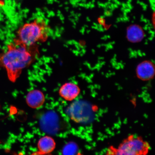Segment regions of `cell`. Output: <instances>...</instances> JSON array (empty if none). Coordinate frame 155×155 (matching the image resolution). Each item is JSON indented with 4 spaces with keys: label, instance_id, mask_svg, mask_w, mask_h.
I'll use <instances>...</instances> for the list:
<instances>
[{
    "label": "cell",
    "instance_id": "4",
    "mask_svg": "<svg viewBox=\"0 0 155 155\" xmlns=\"http://www.w3.org/2000/svg\"><path fill=\"white\" fill-rule=\"evenodd\" d=\"M59 116L55 112L48 111L41 118L40 126L45 132L49 134H55L59 129Z\"/></svg>",
    "mask_w": 155,
    "mask_h": 155
},
{
    "label": "cell",
    "instance_id": "7",
    "mask_svg": "<svg viewBox=\"0 0 155 155\" xmlns=\"http://www.w3.org/2000/svg\"><path fill=\"white\" fill-rule=\"evenodd\" d=\"M38 151L35 154H47L53 152L55 150L56 143L51 137L46 136L39 140L38 144Z\"/></svg>",
    "mask_w": 155,
    "mask_h": 155
},
{
    "label": "cell",
    "instance_id": "10",
    "mask_svg": "<svg viewBox=\"0 0 155 155\" xmlns=\"http://www.w3.org/2000/svg\"><path fill=\"white\" fill-rule=\"evenodd\" d=\"M78 151V147L76 144L71 142L64 147L62 153L64 155H73L76 154Z\"/></svg>",
    "mask_w": 155,
    "mask_h": 155
},
{
    "label": "cell",
    "instance_id": "5",
    "mask_svg": "<svg viewBox=\"0 0 155 155\" xmlns=\"http://www.w3.org/2000/svg\"><path fill=\"white\" fill-rule=\"evenodd\" d=\"M136 73L137 78L143 81H148L153 78L155 74V65L152 62L145 61L137 65Z\"/></svg>",
    "mask_w": 155,
    "mask_h": 155
},
{
    "label": "cell",
    "instance_id": "8",
    "mask_svg": "<svg viewBox=\"0 0 155 155\" xmlns=\"http://www.w3.org/2000/svg\"><path fill=\"white\" fill-rule=\"evenodd\" d=\"M145 33L143 29L139 25L133 24L127 27V38L131 43L140 42L144 39Z\"/></svg>",
    "mask_w": 155,
    "mask_h": 155
},
{
    "label": "cell",
    "instance_id": "9",
    "mask_svg": "<svg viewBox=\"0 0 155 155\" xmlns=\"http://www.w3.org/2000/svg\"><path fill=\"white\" fill-rule=\"evenodd\" d=\"M45 101L44 94L41 91L35 90L31 91L27 94L26 101L28 105L33 108L41 107Z\"/></svg>",
    "mask_w": 155,
    "mask_h": 155
},
{
    "label": "cell",
    "instance_id": "2",
    "mask_svg": "<svg viewBox=\"0 0 155 155\" xmlns=\"http://www.w3.org/2000/svg\"><path fill=\"white\" fill-rule=\"evenodd\" d=\"M50 27L45 19L41 17L26 23L17 30L14 40L27 46L46 41L50 33Z\"/></svg>",
    "mask_w": 155,
    "mask_h": 155
},
{
    "label": "cell",
    "instance_id": "1",
    "mask_svg": "<svg viewBox=\"0 0 155 155\" xmlns=\"http://www.w3.org/2000/svg\"><path fill=\"white\" fill-rule=\"evenodd\" d=\"M37 44L27 46L14 39L8 44L5 51L0 55V66L4 68L9 81L15 82L23 69L30 66L37 59Z\"/></svg>",
    "mask_w": 155,
    "mask_h": 155
},
{
    "label": "cell",
    "instance_id": "6",
    "mask_svg": "<svg viewBox=\"0 0 155 155\" xmlns=\"http://www.w3.org/2000/svg\"><path fill=\"white\" fill-rule=\"evenodd\" d=\"M80 93V89L74 83L68 82L65 83L60 88L59 94L62 97L67 101L74 100Z\"/></svg>",
    "mask_w": 155,
    "mask_h": 155
},
{
    "label": "cell",
    "instance_id": "3",
    "mask_svg": "<svg viewBox=\"0 0 155 155\" xmlns=\"http://www.w3.org/2000/svg\"><path fill=\"white\" fill-rule=\"evenodd\" d=\"M150 144L140 136L131 134L121 141L117 147L111 146L107 154L118 155H145L150 150Z\"/></svg>",
    "mask_w": 155,
    "mask_h": 155
}]
</instances>
